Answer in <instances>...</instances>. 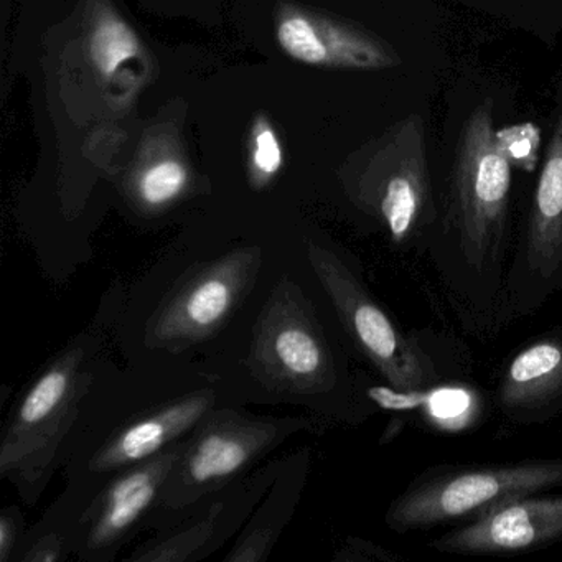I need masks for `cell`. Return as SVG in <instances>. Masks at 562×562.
I'll return each mask as SVG.
<instances>
[{"label": "cell", "mask_w": 562, "mask_h": 562, "mask_svg": "<svg viewBox=\"0 0 562 562\" xmlns=\"http://www.w3.org/2000/svg\"><path fill=\"white\" fill-rule=\"evenodd\" d=\"M347 187L353 202L397 245L432 222L436 209L423 117L409 114L364 147L351 160Z\"/></svg>", "instance_id": "6da1fadb"}, {"label": "cell", "mask_w": 562, "mask_h": 562, "mask_svg": "<svg viewBox=\"0 0 562 562\" xmlns=\"http://www.w3.org/2000/svg\"><path fill=\"white\" fill-rule=\"evenodd\" d=\"M492 101L463 124L450 182V220L467 262L482 269L498 258L508 215L512 169L495 143Z\"/></svg>", "instance_id": "7a4b0ae2"}, {"label": "cell", "mask_w": 562, "mask_h": 562, "mask_svg": "<svg viewBox=\"0 0 562 562\" xmlns=\"http://www.w3.org/2000/svg\"><path fill=\"white\" fill-rule=\"evenodd\" d=\"M562 486V459L452 470L407 488L387 509L394 531L479 518L498 506Z\"/></svg>", "instance_id": "3957f363"}, {"label": "cell", "mask_w": 562, "mask_h": 562, "mask_svg": "<svg viewBox=\"0 0 562 562\" xmlns=\"http://www.w3.org/2000/svg\"><path fill=\"white\" fill-rule=\"evenodd\" d=\"M93 376L81 344L45 368L15 409L0 447V473L19 485L44 482Z\"/></svg>", "instance_id": "277c9868"}, {"label": "cell", "mask_w": 562, "mask_h": 562, "mask_svg": "<svg viewBox=\"0 0 562 562\" xmlns=\"http://www.w3.org/2000/svg\"><path fill=\"white\" fill-rule=\"evenodd\" d=\"M301 420H256L210 413L189 439L160 492V509L182 512L232 482L252 462L302 427Z\"/></svg>", "instance_id": "5b68a950"}, {"label": "cell", "mask_w": 562, "mask_h": 562, "mask_svg": "<svg viewBox=\"0 0 562 562\" xmlns=\"http://www.w3.org/2000/svg\"><path fill=\"white\" fill-rule=\"evenodd\" d=\"M308 261L348 335L394 390L413 393L437 380L436 368L423 348L397 330L335 252L311 245Z\"/></svg>", "instance_id": "8992f818"}, {"label": "cell", "mask_w": 562, "mask_h": 562, "mask_svg": "<svg viewBox=\"0 0 562 562\" xmlns=\"http://www.w3.org/2000/svg\"><path fill=\"white\" fill-rule=\"evenodd\" d=\"M252 361L269 387L312 394L335 383L334 360L311 308L292 282L274 289L255 334Z\"/></svg>", "instance_id": "52a82bcc"}, {"label": "cell", "mask_w": 562, "mask_h": 562, "mask_svg": "<svg viewBox=\"0 0 562 562\" xmlns=\"http://www.w3.org/2000/svg\"><path fill=\"white\" fill-rule=\"evenodd\" d=\"M259 265L261 251L246 248L203 266L164 302L150 337L160 345H190L215 334L252 288Z\"/></svg>", "instance_id": "ba28073f"}, {"label": "cell", "mask_w": 562, "mask_h": 562, "mask_svg": "<svg viewBox=\"0 0 562 562\" xmlns=\"http://www.w3.org/2000/svg\"><path fill=\"white\" fill-rule=\"evenodd\" d=\"M282 54L305 67L387 70L401 65L391 44L358 25L307 12H282L274 27Z\"/></svg>", "instance_id": "9c48e42d"}, {"label": "cell", "mask_w": 562, "mask_h": 562, "mask_svg": "<svg viewBox=\"0 0 562 562\" xmlns=\"http://www.w3.org/2000/svg\"><path fill=\"white\" fill-rule=\"evenodd\" d=\"M189 440L167 447L162 452L136 465L127 467L98 498L88 513L83 558H103L126 541L144 516L159 503L160 492L177 460L186 452Z\"/></svg>", "instance_id": "30bf717a"}, {"label": "cell", "mask_w": 562, "mask_h": 562, "mask_svg": "<svg viewBox=\"0 0 562 562\" xmlns=\"http://www.w3.org/2000/svg\"><path fill=\"white\" fill-rule=\"evenodd\" d=\"M562 539V495L525 496L432 542L449 554H509Z\"/></svg>", "instance_id": "8fae6325"}, {"label": "cell", "mask_w": 562, "mask_h": 562, "mask_svg": "<svg viewBox=\"0 0 562 562\" xmlns=\"http://www.w3.org/2000/svg\"><path fill=\"white\" fill-rule=\"evenodd\" d=\"M215 396L210 391L173 401L157 413L124 427L108 440L91 462L93 472H114L144 462L172 446L212 413Z\"/></svg>", "instance_id": "7c38bea8"}, {"label": "cell", "mask_w": 562, "mask_h": 562, "mask_svg": "<svg viewBox=\"0 0 562 562\" xmlns=\"http://www.w3.org/2000/svg\"><path fill=\"white\" fill-rule=\"evenodd\" d=\"M526 249L532 271L544 278L562 265V110L532 196Z\"/></svg>", "instance_id": "4fadbf2b"}, {"label": "cell", "mask_w": 562, "mask_h": 562, "mask_svg": "<svg viewBox=\"0 0 562 562\" xmlns=\"http://www.w3.org/2000/svg\"><path fill=\"white\" fill-rule=\"evenodd\" d=\"M562 393V344L538 341L516 355L502 383V403L509 409L542 406Z\"/></svg>", "instance_id": "5bb4252c"}, {"label": "cell", "mask_w": 562, "mask_h": 562, "mask_svg": "<svg viewBox=\"0 0 562 562\" xmlns=\"http://www.w3.org/2000/svg\"><path fill=\"white\" fill-rule=\"evenodd\" d=\"M139 38L117 15H101L91 27L88 57L100 77L113 78L123 65L139 57Z\"/></svg>", "instance_id": "9a60e30c"}, {"label": "cell", "mask_w": 562, "mask_h": 562, "mask_svg": "<svg viewBox=\"0 0 562 562\" xmlns=\"http://www.w3.org/2000/svg\"><path fill=\"white\" fill-rule=\"evenodd\" d=\"M190 172L186 164L176 157H162L147 164L133 182V195L137 205L146 210L166 209L186 193Z\"/></svg>", "instance_id": "2e32d148"}, {"label": "cell", "mask_w": 562, "mask_h": 562, "mask_svg": "<svg viewBox=\"0 0 562 562\" xmlns=\"http://www.w3.org/2000/svg\"><path fill=\"white\" fill-rule=\"evenodd\" d=\"M495 143L513 169L532 173L538 167L541 149V130L531 121L499 127L495 131Z\"/></svg>", "instance_id": "e0dca14e"}, {"label": "cell", "mask_w": 562, "mask_h": 562, "mask_svg": "<svg viewBox=\"0 0 562 562\" xmlns=\"http://www.w3.org/2000/svg\"><path fill=\"white\" fill-rule=\"evenodd\" d=\"M284 157L282 147L274 131L266 123L252 127L251 144H249V169L252 182L265 187L271 182L281 170Z\"/></svg>", "instance_id": "ac0fdd59"}, {"label": "cell", "mask_w": 562, "mask_h": 562, "mask_svg": "<svg viewBox=\"0 0 562 562\" xmlns=\"http://www.w3.org/2000/svg\"><path fill=\"white\" fill-rule=\"evenodd\" d=\"M64 544L60 538L55 535L47 536V538L38 539L29 552L21 555L22 561L34 562H54L64 559Z\"/></svg>", "instance_id": "d6986e66"}, {"label": "cell", "mask_w": 562, "mask_h": 562, "mask_svg": "<svg viewBox=\"0 0 562 562\" xmlns=\"http://www.w3.org/2000/svg\"><path fill=\"white\" fill-rule=\"evenodd\" d=\"M19 525L15 512H4L0 518V562H8L18 542Z\"/></svg>", "instance_id": "ffe728a7"}]
</instances>
